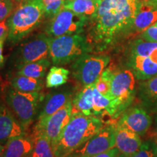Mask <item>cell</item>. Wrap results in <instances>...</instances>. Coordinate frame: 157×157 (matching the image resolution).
<instances>
[{
  "label": "cell",
  "mask_w": 157,
  "mask_h": 157,
  "mask_svg": "<svg viewBox=\"0 0 157 157\" xmlns=\"http://www.w3.org/2000/svg\"><path fill=\"white\" fill-rule=\"evenodd\" d=\"M140 0H101L95 15L88 21L87 42L92 50H103L121 36L132 34Z\"/></svg>",
  "instance_id": "obj_1"
},
{
  "label": "cell",
  "mask_w": 157,
  "mask_h": 157,
  "mask_svg": "<svg viewBox=\"0 0 157 157\" xmlns=\"http://www.w3.org/2000/svg\"><path fill=\"white\" fill-rule=\"evenodd\" d=\"M104 127L95 116L74 114L58 138L52 144L56 157H66Z\"/></svg>",
  "instance_id": "obj_2"
},
{
  "label": "cell",
  "mask_w": 157,
  "mask_h": 157,
  "mask_svg": "<svg viewBox=\"0 0 157 157\" xmlns=\"http://www.w3.org/2000/svg\"><path fill=\"white\" fill-rule=\"evenodd\" d=\"M45 17L42 0H31L23 3L7 19V41L12 44L21 42L41 24Z\"/></svg>",
  "instance_id": "obj_3"
},
{
  "label": "cell",
  "mask_w": 157,
  "mask_h": 157,
  "mask_svg": "<svg viewBox=\"0 0 157 157\" xmlns=\"http://www.w3.org/2000/svg\"><path fill=\"white\" fill-rule=\"evenodd\" d=\"M4 101L15 116L25 130L34 120L39 103L44 99L39 93H24L12 86L6 87L4 91Z\"/></svg>",
  "instance_id": "obj_4"
},
{
  "label": "cell",
  "mask_w": 157,
  "mask_h": 157,
  "mask_svg": "<svg viewBox=\"0 0 157 157\" xmlns=\"http://www.w3.org/2000/svg\"><path fill=\"white\" fill-rule=\"evenodd\" d=\"M92 50L86 36L65 35L51 38L49 57L55 66H62L73 63Z\"/></svg>",
  "instance_id": "obj_5"
},
{
  "label": "cell",
  "mask_w": 157,
  "mask_h": 157,
  "mask_svg": "<svg viewBox=\"0 0 157 157\" xmlns=\"http://www.w3.org/2000/svg\"><path fill=\"white\" fill-rule=\"evenodd\" d=\"M51 37L45 33L36 34L25 41L17 48L12 58L17 69L24 65L46 59L50 54Z\"/></svg>",
  "instance_id": "obj_6"
},
{
  "label": "cell",
  "mask_w": 157,
  "mask_h": 157,
  "mask_svg": "<svg viewBox=\"0 0 157 157\" xmlns=\"http://www.w3.org/2000/svg\"><path fill=\"white\" fill-rule=\"evenodd\" d=\"M110 62L108 56L85 54L71 66L73 78L82 86L95 84Z\"/></svg>",
  "instance_id": "obj_7"
},
{
  "label": "cell",
  "mask_w": 157,
  "mask_h": 157,
  "mask_svg": "<svg viewBox=\"0 0 157 157\" xmlns=\"http://www.w3.org/2000/svg\"><path fill=\"white\" fill-rule=\"evenodd\" d=\"M87 23L88 20L85 17L69 10L63 9L50 19L45 34L51 38L65 35L81 34Z\"/></svg>",
  "instance_id": "obj_8"
},
{
  "label": "cell",
  "mask_w": 157,
  "mask_h": 157,
  "mask_svg": "<svg viewBox=\"0 0 157 157\" xmlns=\"http://www.w3.org/2000/svg\"><path fill=\"white\" fill-rule=\"evenodd\" d=\"M116 127H103L84 144L66 157H93L115 147Z\"/></svg>",
  "instance_id": "obj_9"
},
{
  "label": "cell",
  "mask_w": 157,
  "mask_h": 157,
  "mask_svg": "<svg viewBox=\"0 0 157 157\" xmlns=\"http://www.w3.org/2000/svg\"><path fill=\"white\" fill-rule=\"evenodd\" d=\"M136 76L129 69H124L113 72L111 86V97L118 102L120 111L125 109L135 93Z\"/></svg>",
  "instance_id": "obj_10"
},
{
  "label": "cell",
  "mask_w": 157,
  "mask_h": 157,
  "mask_svg": "<svg viewBox=\"0 0 157 157\" xmlns=\"http://www.w3.org/2000/svg\"><path fill=\"white\" fill-rule=\"evenodd\" d=\"M71 112L72 100L49 117L44 123L35 125L34 135H40L46 137L52 145L70 121L72 116Z\"/></svg>",
  "instance_id": "obj_11"
},
{
  "label": "cell",
  "mask_w": 157,
  "mask_h": 157,
  "mask_svg": "<svg viewBox=\"0 0 157 157\" xmlns=\"http://www.w3.org/2000/svg\"><path fill=\"white\" fill-rule=\"evenodd\" d=\"M74 87H66L52 91L43 99V104L37 118L36 125L44 123L58 110H60L74 97Z\"/></svg>",
  "instance_id": "obj_12"
},
{
  "label": "cell",
  "mask_w": 157,
  "mask_h": 157,
  "mask_svg": "<svg viewBox=\"0 0 157 157\" xmlns=\"http://www.w3.org/2000/svg\"><path fill=\"white\" fill-rule=\"evenodd\" d=\"M25 136V129L5 103L0 102V144L5 146L11 139Z\"/></svg>",
  "instance_id": "obj_13"
},
{
  "label": "cell",
  "mask_w": 157,
  "mask_h": 157,
  "mask_svg": "<svg viewBox=\"0 0 157 157\" xmlns=\"http://www.w3.org/2000/svg\"><path fill=\"white\" fill-rule=\"evenodd\" d=\"M119 124L136 133L144 136L153 124L152 118L144 108L133 107L122 115Z\"/></svg>",
  "instance_id": "obj_14"
},
{
  "label": "cell",
  "mask_w": 157,
  "mask_h": 157,
  "mask_svg": "<svg viewBox=\"0 0 157 157\" xmlns=\"http://www.w3.org/2000/svg\"><path fill=\"white\" fill-rule=\"evenodd\" d=\"M142 143L138 135L120 124H117L115 131V147L120 154L131 157L140 149Z\"/></svg>",
  "instance_id": "obj_15"
},
{
  "label": "cell",
  "mask_w": 157,
  "mask_h": 157,
  "mask_svg": "<svg viewBox=\"0 0 157 157\" xmlns=\"http://www.w3.org/2000/svg\"><path fill=\"white\" fill-rule=\"evenodd\" d=\"M157 21V7L149 0L141 2L132 23V33H142Z\"/></svg>",
  "instance_id": "obj_16"
},
{
  "label": "cell",
  "mask_w": 157,
  "mask_h": 157,
  "mask_svg": "<svg viewBox=\"0 0 157 157\" xmlns=\"http://www.w3.org/2000/svg\"><path fill=\"white\" fill-rule=\"evenodd\" d=\"M95 87V84L84 86L82 90L74 95L72 98L71 115L79 113L85 116H93Z\"/></svg>",
  "instance_id": "obj_17"
},
{
  "label": "cell",
  "mask_w": 157,
  "mask_h": 157,
  "mask_svg": "<svg viewBox=\"0 0 157 157\" xmlns=\"http://www.w3.org/2000/svg\"><path fill=\"white\" fill-rule=\"evenodd\" d=\"M128 66L137 79L141 81L148 80L157 75V64L152 62L148 57L129 55Z\"/></svg>",
  "instance_id": "obj_18"
},
{
  "label": "cell",
  "mask_w": 157,
  "mask_h": 157,
  "mask_svg": "<svg viewBox=\"0 0 157 157\" xmlns=\"http://www.w3.org/2000/svg\"><path fill=\"white\" fill-rule=\"evenodd\" d=\"M138 96L146 111L157 113V75L141 82Z\"/></svg>",
  "instance_id": "obj_19"
},
{
  "label": "cell",
  "mask_w": 157,
  "mask_h": 157,
  "mask_svg": "<svg viewBox=\"0 0 157 157\" xmlns=\"http://www.w3.org/2000/svg\"><path fill=\"white\" fill-rule=\"evenodd\" d=\"M33 140L29 137H15L6 143L2 157H28L33 149Z\"/></svg>",
  "instance_id": "obj_20"
},
{
  "label": "cell",
  "mask_w": 157,
  "mask_h": 157,
  "mask_svg": "<svg viewBox=\"0 0 157 157\" xmlns=\"http://www.w3.org/2000/svg\"><path fill=\"white\" fill-rule=\"evenodd\" d=\"M101 0H65L63 8L82 15L88 21L95 15Z\"/></svg>",
  "instance_id": "obj_21"
},
{
  "label": "cell",
  "mask_w": 157,
  "mask_h": 157,
  "mask_svg": "<svg viewBox=\"0 0 157 157\" xmlns=\"http://www.w3.org/2000/svg\"><path fill=\"white\" fill-rule=\"evenodd\" d=\"M10 84L14 89L24 93H39L44 86L42 78H34L28 76L16 75L10 79Z\"/></svg>",
  "instance_id": "obj_22"
},
{
  "label": "cell",
  "mask_w": 157,
  "mask_h": 157,
  "mask_svg": "<svg viewBox=\"0 0 157 157\" xmlns=\"http://www.w3.org/2000/svg\"><path fill=\"white\" fill-rule=\"evenodd\" d=\"M51 63L48 58L28 63L17 69L16 75L28 76L34 78H42L50 66Z\"/></svg>",
  "instance_id": "obj_23"
},
{
  "label": "cell",
  "mask_w": 157,
  "mask_h": 157,
  "mask_svg": "<svg viewBox=\"0 0 157 157\" xmlns=\"http://www.w3.org/2000/svg\"><path fill=\"white\" fill-rule=\"evenodd\" d=\"M33 149L28 157H56L50 140L40 135H34Z\"/></svg>",
  "instance_id": "obj_24"
},
{
  "label": "cell",
  "mask_w": 157,
  "mask_h": 157,
  "mask_svg": "<svg viewBox=\"0 0 157 157\" xmlns=\"http://www.w3.org/2000/svg\"><path fill=\"white\" fill-rule=\"evenodd\" d=\"M70 71L66 68L59 66H52L46 77V87L55 88L63 86L68 80Z\"/></svg>",
  "instance_id": "obj_25"
},
{
  "label": "cell",
  "mask_w": 157,
  "mask_h": 157,
  "mask_svg": "<svg viewBox=\"0 0 157 157\" xmlns=\"http://www.w3.org/2000/svg\"><path fill=\"white\" fill-rule=\"evenodd\" d=\"M113 71L111 68H106L103 73L95 82V88L101 95L105 97L111 98V86L112 81ZM112 99V98H111Z\"/></svg>",
  "instance_id": "obj_26"
},
{
  "label": "cell",
  "mask_w": 157,
  "mask_h": 157,
  "mask_svg": "<svg viewBox=\"0 0 157 157\" xmlns=\"http://www.w3.org/2000/svg\"><path fill=\"white\" fill-rule=\"evenodd\" d=\"M157 152L156 141L147 140L143 143L140 149L131 157H155Z\"/></svg>",
  "instance_id": "obj_27"
},
{
  "label": "cell",
  "mask_w": 157,
  "mask_h": 157,
  "mask_svg": "<svg viewBox=\"0 0 157 157\" xmlns=\"http://www.w3.org/2000/svg\"><path fill=\"white\" fill-rule=\"evenodd\" d=\"M16 8L17 6L11 0H0V22L8 18Z\"/></svg>",
  "instance_id": "obj_28"
},
{
  "label": "cell",
  "mask_w": 157,
  "mask_h": 157,
  "mask_svg": "<svg viewBox=\"0 0 157 157\" xmlns=\"http://www.w3.org/2000/svg\"><path fill=\"white\" fill-rule=\"evenodd\" d=\"M140 38L148 42H157V21L141 33Z\"/></svg>",
  "instance_id": "obj_29"
},
{
  "label": "cell",
  "mask_w": 157,
  "mask_h": 157,
  "mask_svg": "<svg viewBox=\"0 0 157 157\" xmlns=\"http://www.w3.org/2000/svg\"><path fill=\"white\" fill-rule=\"evenodd\" d=\"M119 154H120V152L118 150V148L117 147H114V148L110 149V150L95 155V156L93 157H117L119 155Z\"/></svg>",
  "instance_id": "obj_30"
},
{
  "label": "cell",
  "mask_w": 157,
  "mask_h": 157,
  "mask_svg": "<svg viewBox=\"0 0 157 157\" xmlns=\"http://www.w3.org/2000/svg\"><path fill=\"white\" fill-rule=\"evenodd\" d=\"M8 27L7 25V20L0 22V39L7 38Z\"/></svg>",
  "instance_id": "obj_31"
},
{
  "label": "cell",
  "mask_w": 157,
  "mask_h": 157,
  "mask_svg": "<svg viewBox=\"0 0 157 157\" xmlns=\"http://www.w3.org/2000/svg\"><path fill=\"white\" fill-rule=\"evenodd\" d=\"M6 39H7V38L0 39V67L2 66L4 62H5V58L3 56V47Z\"/></svg>",
  "instance_id": "obj_32"
},
{
  "label": "cell",
  "mask_w": 157,
  "mask_h": 157,
  "mask_svg": "<svg viewBox=\"0 0 157 157\" xmlns=\"http://www.w3.org/2000/svg\"><path fill=\"white\" fill-rule=\"evenodd\" d=\"M154 134L156 138V142L157 143V115L155 117L154 122Z\"/></svg>",
  "instance_id": "obj_33"
},
{
  "label": "cell",
  "mask_w": 157,
  "mask_h": 157,
  "mask_svg": "<svg viewBox=\"0 0 157 157\" xmlns=\"http://www.w3.org/2000/svg\"><path fill=\"white\" fill-rule=\"evenodd\" d=\"M11 1H13L15 3V5L17 6V7L21 5H22L23 3H24L23 0H11Z\"/></svg>",
  "instance_id": "obj_34"
},
{
  "label": "cell",
  "mask_w": 157,
  "mask_h": 157,
  "mask_svg": "<svg viewBox=\"0 0 157 157\" xmlns=\"http://www.w3.org/2000/svg\"><path fill=\"white\" fill-rule=\"evenodd\" d=\"M4 148H5V146H2V144H0V157H2V154L4 151Z\"/></svg>",
  "instance_id": "obj_35"
},
{
  "label": "cell",
  "mask_w": 157,
  "mask_h": 157,
  "mask_svg": "<svg viewBox=\"0 0 157 157\" xmlns=\"http://www.w3.org/2000/svg\"><path fill=\"white\" fill-rule=\"evenodd\" d=\"M149 1L151 2L153 4H154V5L157 7V0H149Z\"/></svg>",
  "instance_id": "obj_36"
},
{
  "label": "cell",
  "mask_w": 157,
  "mask_h": 157,
  "mask_svg": "<svg viewBox=\"0 0 157 157\" xmlns=\"http://www.w3.org/2000/svg\"><path fill=\"white\" fill-rule=\"evenodd\" d=\"M117 157H127V156H126L125 155H124L122 154H119V155Z\"/></svg>",
  "instance_id": "obj_37"
},
{
  "label": "cell",
  "mask_w": 157,
  "mask_h": 157,
  "mask_svg": "<svg viewBox=\"0 0 157 157\" xmlns=\"http://www.w3.org/2000/svg\"><path fill=\"white\" fill-rule=\"evenodd\" d=\"M29 1H31V0H23V2H29Z\"/></svg>",
  "instance_id": "obj_38"
},
{
  "label": "cell",
  "mask_w": 157,
  "mask_h": 157,
  "mask_svg": "<svg viewBox=\"0 0 157 157\" xmlns=\"http://www.w3.org/2000/svg\"><path fill=\"white\" fill-rule=\"evenodd\" d=\"M155 157H157V152H156V155H155Z\"/></svg>",
  "instance_id": "obj_39"
},
{
  "label": "cell",
  "mask_w": 157,
  "mask_h": 157,
  "mask_svg": "<svg viewBox=\"0 0 157 157\" xmlns=\"http://www.w3.org/2000/svg\"><path fill=\"white\" fill-rule=\"evenodd\" d=\"M140 1H147V0H140Z\"/></svg>",
  "instance_id": "obj_40"
}]
</instances>
